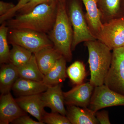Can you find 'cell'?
<instances>
[{
	"mask_svg": "<svg viewBox=\"0 0 124 124\" xmlns=\"http://www.w3.org/2000/svg\"><path fill=\"white\" fill-rule=\"evenodd\" d=\"M58 0H51L37 5L28 13L9 19L6 25L10 29H26L49 33L56 19Z\"/></svg>",
	"mask_w": 124,
	"mask_h": 124,
	"instance_id": "cell-1",
	"label": "cell"
},
{
	"mask_svg": "<svg viewBox=\"0 0 124 124\" xmlns=\"http://www.w3.org/2000/svg\"><path fill=\"white\" fill-rule=\"evenodd\" d=\"M73 37V29L67 13L65 2L58 1L55 23L49 32V37L54 48L69 62L72 59Z\"/></svg>",
	"mask_w": 124,
	"mask_h": 124,
	"instance_id": "cell-2",
	"label": "cell"
},
{
	"mask_svg": "<svg viewBox=\"0 0 124 124\" xmlns=\"http://www.w3.org/2000/svg\"><path fill=\"white\" fill-rule=\"evenodd\" d=\"M85 45L88 51L89 82L94 87L104 84L111 63V50L98 39L86 41Z\"/></svg>",
	"mask_w": 124,
	"mask_h": 124,
	"instance_id": "cell-3",
	"label": "cell"
},
{
	"mask_svg": "<svg viewBox=\"0 0 124 124\" xmlns=\"http://www.w3.org/2000/svg\"><path fill=\"white\" fill-rule=\"evenodd\" d=\"M8 39L11 45L23 46L35 54L47 46H54L45 33L26 29H10Z\"/></svg>",
	"mask_w": 124,
	"mask_h": 124,
	"instance_id": "cell-4",
	"label": "cell"
},
{
	"mask_svg": "<svg viewBox=\"0 0 124 124\" xmlns=\"http://www.w3.org/2000/svg\"><path fill=\"white\" fill-rule=\"evenodd\" d=\"M69 15L73 29L72 51L81 42L97 39L90 31L81 6L77 0H73L71 2Z\"/></svg>",
	"mask_w": 124,
	"mask_h": 124,
	"instance_id": "cell-5",
	"label": "cell"
},
{
	"mask_svg": "<svg viewBox=\"0 0 124 124\" xmlns=\"http://www.w3.org/2000/svg\"><path fill=\"white\" fill-rule=\"evenodd\" d=\"M96 38L111 50L124 46V16L103 23Z\"/></svg>",
	"mask_w": 124,
	"mask_h": 124,
	"instance_id": "cell-6",
	"label": "cell"
},
{
	"mask_svg": "<svg viewBox=\"0 0 124 124\" xmlns=\"http://www.w3.org/2000/svg\"><path fill=\"white\" fill-rule=\"evenodd\" d=\"M110 67L104 84L124 95V46L112 50Z\"/></svg>",
	"mask_w": 124,
	"mask_h": 124,
	"instance_id": "cell-7",
	"label": "cell"
},
{
	"mask_svg": "<svg viewBox=\"0 0 124 124\" xmlns=\"http://www.w3.org/2000/svg\"><path fill=\"white\" fill-rule=\"evenodd\" d=\"M124 106V95L103 84L94 87L89 108L96 112L110 107Z\"/></svg>",
	"mask_w": 124,
	"mask_h": 124,
	"instance_id": "cell-8",
	"label": "cell"
},
{
	"mask_svg": "<svg viewBox=\"0 0 124 124\" xmlns=\"http://www.w3.org/2000/svg\"><path fill=\"white\" fill-rule=\"evenodd\" d=\"M94 88L90 82L76 85L69 91L63 92L65 104L88 108Z\"/></svg>",
	"mask_w": 124,
	"mask_h": 124,
	"instance_id": "cell-9",
	"label": "cell"
},
{
	"mask_svg": "<svg viewBox=\"0 0 124 124\" xmlns=\"http://www.w3.org/2000/svg\"><path fill=\"white\" fill-rule=\"evenodd\" d=\"M26 114L10 93L1 94L0 98V124H8Z\"/></svg>",
	"mask_w": 124,
	"mask_h": 124,
	"instance_id": "cell-10",
	"label": "cell"
},
{
	"mask_svg": "<svg viewBox=\"0 0 124 124\" xmlns=\"http://www.w3.org/2000/svg\"><path fill=\"white\" fill-rule=\"evenodd\" d=\"M62 84L49 86L46 91L41 93V97L45 107L50 108L52 112H57L66 116Z\"/></svg>",
	"mask_w": 124,
	"mask_h": 124,
	"instance_id": "cell-11",
	"label": "cell"
},
{
	"mask_svg": "<svg viewBox=\"0 0 124 124\" xmlns=\"http://www.w3.org/2000/svg\"><path fill=\"white\" fill-rule=\"evenodd\" d=\"M41 94L20 96L15 99L19 106L25 112L42 122V117L46 111L44 110L45 107Z\"/></svg>",
	"mask_w": 124,
	"mask_h": 124,
	"instance_id": "cell-12",
	"label": "cell"
},
{
	"mask_svg": "<svg viewBox=\"0 0 124 124\" xmlns=\"http://www.w3.org/2000/svg\"><path fill=\"white\" fill-rule=\"evenodd\" d=\"M66 116L71 124H99L95 112L89 108L67 105Z\"/></svg>",
	"mask_w": 124,
	"mask_h": 124,
	"instance_id": "cell-13",
	"label": "cell"
},
{
	"mask_svg": "<svg viewBox=\"0 0 124 124\" xmlns=\"http://www.w3.org/2000/svg\"><path fill=\"white\" fill-rule=\"evenodd\" d=\"M48 86L42 81L19 77L14 84L12 90L20 97L41 93L46 91Z\"/></svg>",
	"mask_w": 124,
	"mask_h": 124,
	"instance_id": "cell-14",
	"label": "cell"
},
{
	"mask_svg": "<svg viewBox=\"0 0 124 124\" xmlns=\"http://www.w3.org/2000/svg\"><path fill=\"white\" fill-rule=\"evenodd\" d=\"M82 0L86 9L85 16L86 22L91 32L96 37L103 24L101 13L98 6V0Z\"/></svg>",
	"mask_w": 124,
	"mask_h": 124,
	"instance_id": "cell-15",
	"label": "cell"
},
{
	"mask_svg": "<svg viewBox=\"0 0 124 124\" xmlns=\"http://www.w3.org/2000/svg\"><path fill=\"white\" fill-rule=\"evenodd\" d=\"M34 54L38 67L44 75L62 56L54 46L45 47Z\"/></svg>",
	"mask_w": 124,
	"mask_h": 124,
	"instance_id": "cell-16",
	"label": "cell"
},
{
	"mask_svg": "<svg viewBox=\"0 0 124 124\" xmlns=\"http://www.w3.org/2000/svg\"><path fill=\"white\" fill-rule=\"evenodd\" d=\"M1 65L0 70V92L1 94H4L10 93L19 77L17 67L10 63Z\"/></svg>",
	"mask_w": 124,
	"mask_h": 124,
	"instance_id": "cell-17",
	"label": "cell"
},
{
	"mask_svg": "<svg viewBox=\"0 0 124 124\" xmlns=\"http://www.w3.org/2000/svg\"><path fill=\"white\" fill-rule=\"evenodd\" d=\"M66 59L62 56L48 72L44 75L43 82L48 86L62 84L68 77Z\"/></svg>",
	"mask_w": 124,
	"mask_h": 124,
	"instance_id": "cell-18",
	"label": "cell"
},
{
	"mask_svg": "<svg viewBox=\"0 0 124 124\" xmlns=\"http://www.w3.org/2000/svg\"><path fill=\"white\" fill-rule=\"evenodd\" d=\"M17 68L19 77L43 82L44 75L38 67L34 54L29 62Z\"/></svg>",
	"mask_w": 124,
	"mask_h": 124,
	"instance_id": "cell-19",
	"label": "cell"
},
{
	"mask_svg": "<svg viewBox=\"0 0 124 124\" xmlns=\"http://www.w3.org/2000/svg\"><path fill=\"white\" fill-rule=\"evenodd\" d=\"M10 51L9 62L18 67L29 62L33 54L31 51L23 46L12 44Z\"/></svg>",
	"mask_w": 124,
	"mask_h": 124,
	"instance_id": "cell-20",
	"label": "cell"
},
{
	"mask_svg": "<svg viewBox=\"0 0 124 124\" xmlns=\"http://www.w3.org/2000/svg\"><path fill=\"white\" fill-rule=\"evenodd\" d=\"M67 73L71 82L75 85L84 83L87 75L84 62L80 61L71 64L67 69Z\"/></svg>",
	"mask_w": 124,
	"mask_h": 124,
	"instance_id": "cell-21",
	"label": "cell"
},
{
	"mask_svg": "<svg viewBox=\"0 0 124 124\" xmlns=\"http://www.w3.org/2000/svg\"><path fill=\"white\" fill-rule=\"evenodd\" d=\"M120 2L121 0H98L102 17L108 20L116 18L119 12Z\"/></svg>",
	"mask_w": 124,
	"mask_h": 124,
	"instance_id": "cell-22",
	"label": "cell"
},
{
	"mask_svg": "<svg viewBox=\"0 0 124 124\" xmlns=\"http://www.w3.org/2000/svg\"><path fill=\"white\" fill-rule=\"evenodd\" d=\"M9 28L5 23L0 27V63L1 64L9 62L10 51L8 39Z\"/></svg>",
	"mask_w": 124,
	"mask_h": 124,
	"instance_id": "cell-23",
	"label": "cell"
},
{
	"mask_svg": "<svg viewBox=\"0 0 124 124\" xmlns=\"http://www.w3.org/2000/svg\"><path fill=\"white\" fill-rule=\"evenodd\" d=\"M42 122L47 124H71L66 116L57 112L48 113L46 112Z\"/></svg>",
	"mask_w": 124,
	"mask_h": 124,
	"instance_id": "cell-24",
	"label": "cell"
},
{
	"mask_svg": "<svg viewBox=\"0 0 124 124\" xmlns=\"http://www.w3.org/2000/svg\"><path fill=\"white\" fill-rule=\"evenodd\" d=\"M32 0H19L17 4L15 7L5 14L4 15L0 17V23H2L6 20L11 19L14 16L17 11L22 8L27 4L30 2Z\"/></svg>",
	"mask_w": 124,
	"mask_h": 124,
	"instance_id": "cell-25",
	"label": "cell"
},
{
	"mask_svg": "<svg viewBox=\"0 0 124 124\" xmlns=\"http://www.w3.org/2000/svg\"><path fill=\"white\" fill-rule=\"evenodd\" d=\"M50 0H32L20 9L18 12L20 13V14L27 13L31 11L37 5Z\"/></svg>",
	"mask_w": 124,
	"mask_h": 124,
	"instance_id": "cell-26",
	"label": "cell"
},
{
	"mask_svg": "<svg viewBox=\"0 0 124 124\" xmlns=\"http://www.w3.org/2000/svg\"><path fill=\"white\" fill-rule=\"evenodd\" d=\"M95 116L99 124H110L108 112L105 110H99L95 112Z\"/></svg>",
	"mask_w": 124,
	"mask_h": 124,
	"instance_id": "cell-27",
	"label": "cell"
},
{
	"mask_svg": "<svg viewBox=\"0 0 124 124\" xmlns=\"http://www.w3.org/2000/svg\"><path fill=\"white\" fill-rule=\"evenodd\" d=\"M15 124H44L40 121H36L29 117L27 114L20 116L12 122Z\"/></svg>",
	"mask_w": 124,
	"mask_h": 124,
	"instance_id": "cell-28",
	"label": "cell"
},
{
	"mask_svg": "<svg viewBox=\"0 0 124 124\" xmlns=\"http://www.w3.org/2000/svg\"><path fill=\"white\" fill-rule=\"evenodd\" d=\"M15 5L10 2L0 1V17L4 15L14 8Z\"/></svg>",
	"mask_w": 124,
	"mask_h": 124,
	"instance_id": "cell-29",
	"label": "cell"
},
{
	"mask_svg": "<svg viewBox=\"0 0 124 124\" xmlns=\"http://www.w3.org/2000/svg\"><path fill=\"white\" fill-rule=\"evenodd\" d=\"M66 0H58V1H62V2H65Z\"/></svg>",
	"mask_w": 124,
	"mask_h": 124,
	"instance_id": "cell-30",
	"label": "cell"
}]
</instances>
